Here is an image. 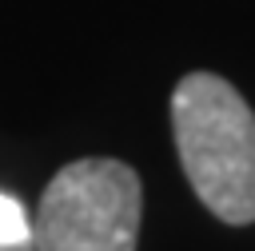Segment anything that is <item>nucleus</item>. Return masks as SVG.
I'll list each match as a JSON object with an SVG mask.
<instances>
[{
	"label": "nucleus",
	"mask_w": 255,
	"mask_h": 251,
	"mask_svg": "<svg viewBox=\"0 0 255 251\" xmlns=\"http://www.w3.org/2000/svg\"><path fill=\"white\" fill-rule=\"evenodd\" d=\"M0 247H32V219L20 199L0 191Z\"/></svg>",
	"instance_id": "3"
},
{
	"label": "nucleus",
	"mask_w": 255,
	"mask_h": 251,
	"mask_svg": "<svg viewBox=\"0 0 255 251\" xmlns=\"http://www.w3.org/2000/svg\"><path fill=\"white\" fill-rule=\"evenodd\" d=\"M171 139L199 203L231 227L255 223V112L215 72L171 88Z\"/></svg>",
	"instance_id": "1"
},
{
	"label": "nucleus",
	"mask_w": 255,
	"mask_h": 251,
	"mask_svg": "<svg viewBox=\"0 0 255 251\" xmlns=\"http://www.w3.org/2000/svg\"><path fill=\"white\" fill-rule=\"evenodd\" d=\"M143 183L131 163L88 155L52 175L32 219L36 251H135Z\"/></svg>",
	"instance_id": "2"
}]
</instances>
